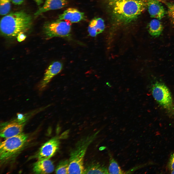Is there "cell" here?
I'll return each mask as SVG.
<instances>
[{"label":"cell","mask_w":174,"mask_h":174,"mask_svg":"<svg viewBox=\"0 0 174 174\" xmlns=\"http://www.w3.org/2000/svg\"><path fill=\"white\" fill-rule=\"evenodd\" d=\"M68 4L67 0H45L43 6L35 13V16L49 10L60 9L65 7Z\"/></svg>","instance_id":"12"},{"label":"cell","mask_w":174,"mask_h":174,"mask_svg":"<svg viewBox=\"0 0 174 174\" xmlns=\"http://www.w3.org/2000/svg\"><path fill=\"white\" fill-rule=\"evenodd\" d=\"M171 174H174V170H172L171 172Z\"/></svg>","instance_id":"25"},{"label":"cell","mask_w":174,"mask_h":174,"mask_svg":"<svg viewBox=\"0 0 174 174\" xmlns=\"http://www.w3.org/2000/svg\"><path fill=\"white\" fill-rule=\"evenodd\" d=\"M11 0H0V13L5 15L9 12L10 9Z\"/></svg>","instance_id":"19"},{"label":"cell","mask_w":174,"mask_h":174,"mask_svg":"<svg viewBox=\"0 0 174 174\" xmlns=\"http://www.w3.org/2000/svg\"><path fill=\"white\" fill-rule=\"evenodd\" d=\"M69 160H61L58 163L55 170L57 174H68Z\"/></svg>","instance_id":"17"},{"label":"cell","mask_w":174,"mask_h":174,"mask_svg":"<svg viewBox=\"0 0 174 174\" xmlns=\"http://www.w3.org/2000/svg\"><path fill=\"white\" fill-rule=\"evenodd\" d=\"M109 172L110 174L123 173L117 162L112 158H110L109 160Z\"/></svg>","instance_id":"18"},{"label":"cell","mask_w":174,"mask_h":174,"mask_svg":"<svg viewBox=\"0 0 174 174\" xmlns=\"http://www.w3.org/2000/svg\"><path fill=\"white\" fill-rule=\"evenodd\" d=\"M148 11L151 17L160 20L166 13L164 8L159 0H147Z\"/></svg>","instance_id":"11"},{"label":"cell","mask_w":174,"mask_h":174,"mask_svg":"<svg viewBox=\"0 0 174 174\" xmlns=\"http://www.w3.org/2000/svg\"><path fill=\"white\" fill-rule=\"evenodd\" d=\"M169 167L172 170H174V153L172 155L169 160Z\"/></svg>","instance_id":"21"},{"label":"cell","mask_w":174,"mask_h":174,"mask_svg":"<svg viewBox=\"0 0 174 174\" xmlns=\"http://www.w3.org/2000/svg\"><path fill=\"white\" fill-rule=\"evenodd\" d=\"M152 79L150 89L153 98L168 116L174 118V100L170 89L161 80Z\"/></svg>","instance_id":"3"},{"label":"cell","mask_w":174,"mask_h":174,"mask_svg":"<svg viewBox=\"0 0 174 174\" xmlns=\"http://www.w3.org/2000/svg\"><path fill=\"white\" fill-rule=\"evenodd\" d=\"M28 138L26 134L18 135L6 138L0 145V159L4 161L11 157L23 147Z\"/></svg>","instance_id":"5"},{"label":"cell","mask_w":174,"mask_h":174,"mask_svg":"<svg viewBox=\"0 0 174 174\" xmlns=\"http://www.w3.org/2000/svg\"><path fill=\"white\" fill-rule=\"evenodd\" d=\"M63 66L62 63L59 61H55L49 65L45 71L43 79L39 84V90H43L45 88L52 78L61 72Z\"/></svg>","instance_id":"9"},{"label":"cell","mask_w":174,"mask_h":174,"mask_svg":"<svg viewBox=\"0 0 174 174\" xmlns=\"http://www.w3.org/2000/svg\"><path fill=\"white\" fill-rule=\"evenodd\" d=\"M54 166L52 162L49 160H39L33 165L34 172L37 174H47L52 172Z\"/></svg>","instance_id":"13"},{"label":"cell","mask_w":174,"mask_h":174,"mask_svg":"<svg viewBox=\"0 0 174 174\" xmlns=\"http://www.w3.org/2000/svg\"><path fill=\"white\" fill-rule=\"evenodd\" d=\"M97 133L84 138L79 141L71 152L69 159L68 174H83L84 157L89 145Z\"/></svg>","instance_id":"4"},{"label":"cell","mask_w":174,"mask_h":174,"mask_svg":"<svg viewBox=\"0 0 174 174\" xmlns=\"http://www.w3.org/2000/svg\"><path fill=\"white\" fill-rule=\"evenodd\" d=\"M32 18L25 12L21 11L4 16L0 22L2 34L9 38L17 37L20 33L27 32L30 28Z\"/></svg>","instance_id":"2"},{"label":"cell","mask_w":174,"mask_h":174,"mask_svg":"<svg viewBox=\"0 0 174 174\" xmlns=\"http://www.w3.org/2000/svg\"><path fill=\"white\" fill-rule=\"evenodd\" d=\"M149 34L153 37L159 36L162 33L163 27L159 20L155 19L151 20L148 25Z\"/></svg>","instance_id":"15"},{"label":"cell","mask_w":174,"mask_h":174,"mask_svg":"<svg viewBox=\"0 0 174 174\" xmlns=\"http://www.w3.org/2000/svg\"><path fill=\"white\" fill-rule=\"evenodd\" d=\"M23 122L17 120L2 125L0 129V137L7 138L22 133L24 125Z\"/></svg>","instance_id":"8"},{"label":"cell","mask_w":174,"mask_h":174,"mask_svg":"<svg viewBox=\"0 0 174 174\" xmlns=\"http://www.w3.org/2000/svg\"><path fill=\"white\" fill-rule=\"evenodd\" d=\"M26 37V36L23 32H21L19 33L17 37V41L19 42L24 40Z\"/></svg>","instance_id":"22"},{"label":"cell","mask_w":174,"mask_h":174,"mask_svg":"<svg viewBox=\"0 0 174 174\" xmlns=\"http://www.w3.org/2000/svg\"><path fill=\"white\" fill-rule=\"evenodd\" d=\"M86 19V17L83 13L80 11L76 8H69L59 15L57 20L67 21L72 23L77 22L85 20Z\"/></svg>","instance_id":"10"},{"label":"cell","mask_w":174,"mask_h":174,"mask_svg":"<svg viewBox=\"0 0 174 174\" xmlns=\"http://www.w3.org/2000/svg\"><path fill=\"white\" fill-rule=\"evenodd\" d=\"M105 25L103 20L100 18H95L90 22L88 28L89 35L95 37L104 30Z\"/></svg>","instance_id":"14"},{"label":"cell","mask_w":174,"mask_h":174,"mask_svg":"<svg viewBox=\"0 0 174 174\" xmlns=\"http://www.w3.org/2000/svg\"><path fill=\"white\" fill-rule=\"evenodd\" d=\"M17 120L20 121H23L24 117L23 114L20 113L17 114Z\"/></svg>","instance_id":"23"},{"label":"cell","mask_w":174,"mask_h":174,"mask_svg":"<svg viewBox=\"0 0 174 174\" xmlns=\"http://www.w3.org/2000/svg\"><path fill=\"white\" fill-rule=\"evenodd\" d=\"M167 8V13L171 23L174 25V1L166 3Z\"/></svg>","instance_id":"20"},{"label":"cell","mask_w":174,"mask_h":174,"mask_svg":"<svg viewBox=\"0 0 174 174\" xmlns=\"http://www.w3.org/2000/svg\"><path fill=\"white\" fill-rule=\"evenodd\" d=\"M106 168L97 162H93L85 167L83 174H108Z\"/></svg>","instance_id":"16"},{"label":"cell","mask_w":174,"mask_h":174,"mask_svg":"<svg viewBox=\"0 0 174 174\" xmlns=\"http://www.w3.org/2000/svg\"><path fill=\"white\" fill-rule=\"evenodd\" d=\"M44 30L46 39L55 37L69 38L71 36V23L67 21L57 20L45 24Z\"/></svg>","instance_id":"6"},{"label":"cell","mask_w":174,"mask_h":174,"mask_svg":"<svg viewBox=\"0 0 174 174\" xmlns=\"http://www.w3.org/2000/svg\"><path fill=\"white\" fill-rule=\"evenodd\" d=\"M112 16L119 23L135 20L147 7V0H107Z\"/></svg>","instance_id":"1"},{"label":"cell","mask_w":174,"mask_h":174,"mask_svg":"<svg viewBox=\"0 0 174 174\" xmlns=\"http://www.w3.org/2000/svg\"><path fill=\"white\" fill-rule=\"evenodd\" d=\"M24 0H11V1L14 4L19 5L22 4Z\"/></svg>","instance_id":"24"},{"label":"cell","mask_w":174,"mask_h":174,"mask_svg":"<svg viewBox=\"0 0 174 174\" xmlns=\"http://www.w3.org/2000/svg\"><path fill=\"white\" fill-rule=\"evenodd\" d=\"M60 144L59 139L58 137L53 138L44 143L38 153L39 160H49L58 151Z\"/></svg>","instance_id":"7"}]
</instances>
